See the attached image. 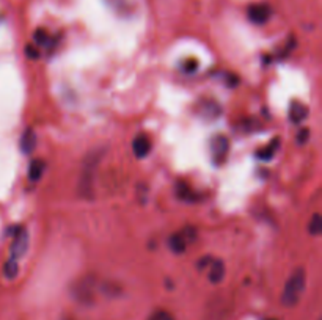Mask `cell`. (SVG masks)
I'll return each instance as SVG.
<instances>
[{
  "label": "cell",
  "mask_w": 322,
  "mask_h": 320,
  "mask_svg": "<svg viewBox=\"0 0 322 320\" xmlns=\"http://www.w3.org/2000/svg\"><path fill=\"white\" fill-rule=\"evenodd\" d=\"M305 282H306V278L302 268L296 270V272L291 275V278L286 282L283 294H282V303L284 306H288V308L296 306L305 290Z\"/></svg>",
  "instance_id": "1"
},
{
  "label": "cell",
  "mask_w": 322,
  "mask_h": 320,
  "mask_svg": "<svg viewBox=\"0 0 322 320\" xmlns=\"http://www.w3.org/2000/svg\"><path fill=\"white\" fill-rule=\"evenodd\" d=\"M71 294L74 297L76 301H79L80 304H93L95 301V295H96V281L93 276H85V278H80L77 282L73 284L71 287Z\"/></svg>",
  "instance_id": "2"
},
{
  "label": "cell",
  "mask_w": 322,
  "mask_h": 320,
  "mask_svg": "<svg viewBox=\"0 0 322 320\" xmlns=\"http://www.w3.org/2000/svg\"><path fill=\"white\" fill-rule=\"evenodd\" d=\"M29 248V232L25 227H18L15 234V240H13L11 248H10V256L11 259H20L27 253Z\"/></svg>",
  "instance_id": "3"
},
{
  "label": "cell",
  "mask_w": 322,
  "mask_h": 320,
  "mask_svg": "<svg viewBox=\"0 0 322 320\" xmlns=\"http://www.w3.org/2000/svg\"><path fill=\"white\" fill-rule=\"evenodd\" d=\"M229 151V140L225 135H215L211 140V155L215 163H223Z\"/></svg>",
  "instance_id": "4"
},
{
  "label": "cell",
  "mask_w": 322,
  "mask_h": 320,
  "mask_svg": "<svg viewBox=\"0 0 322 320\" xmlns=\"http://www.w3.org/2000/svg\"><path fill=\"white\" fill-rule=\"evenodd\" d=\"M247 16L253 24L256 25H263L265 24L272 16V8L267 3H253L248 6L247 10Z\"/></svg>",
  "instance_id": "5"
},
{
  "label": "cell",
  "mask_w": 322,
  "mask_h": 320,
  "mask_svg": "<svg viewBox=\"0 0 322 320\" xmlns=\"http://www.w3.org/2000/svg\"><path fill=\"white\" fill-rule=\"evenodd\" d=\"M197 112H198L205 119H217V118L220 116L222 109H220V105L217 104L215 101L209 99V101H203V102L198 104Z\"/></svg>",
  "instance_id": "6"
},
{
  "label": "cell",
  "mask_w": 322,
  "mask_h": 320,
  "mask_svg": "<svg viewBox=\"0 0 322 320\" xmlns=\"http://www.w3.org/2000/svg\"><path fill=\"white\" fill-rule=\"evenodd\" d=\"M132 151H134L137 159H143L151 151V141L146 135H138L132 141Z\"/></svg>",
  "instance_id": "7"
},
{
  "label": "cell",
  "mask_w": 322,
  "mask_h": 320,
  "mask_svg": "<svg viewBox=\"0 0 322 320\" xmlns=\"http://www.w3.org/2000/svg\"><path fill=\"white\" fill-rule=\"evenodd\" d=\"M308 118V107L302 102H292L289 109V119L294 124H300Z\"/></svg>",
  "instance_id": "8"
},
{
  "label": "cell",
  "mask_w": 322,
  "mask_h": 320,
  "mask_svg": "<svg viewBox=\"0 0 322 320\" xmlns=\"http://www.w3.org/2000/svg\"><path fill=\"white\" fill-rule=\"evenodd\" d=\"M19 146H20V151H22L24 154L33 152L35 146H37V133H35V131L27 129L22 135V138H20Z\"/></svg>",
  "instance_id": "9"
},
{
  "label": "cell",
  "mask_w": 322,
  "mask_h": 320,
  "mask_svg": "<svg viewBox=\"0 0 322 320\" xmlns=\"http://www.w3.org/2000/svg\"><path fill=\"white\" fill-rule=\"evenodd\" d=\"M223 276H225V264H223L222 261L217 259V261H214L212 264H211L208 278H209V281H211L212 284H219V282H222Z\"/></svg>",
  "instance_id": "10"
},
{
  "label": "cell",
  "mask_w": 322,
  "mask_h": 320,
  "mask_svg": "<svg viewBox=\"0 0 322 320\" xmlns=\"http://www.w3.org/2000/svg\"><path fill=\"white\" fill-rule=\"evenodd\" d=\"M278 148H280V138H274L267 146H265L264 149H261V151L256 154L258 159H261L264 162L272 160V159H274V155L278 152Z\"/></svg>",
  "instance_id": "11"
},
{
  "label": "cell",
  "mask_w": 322,
  "mask_h": 320,
  "mask_svg": "<svg viewBox=\"0 0 322 320\" xmlns=\"http://www.w3.org/2000/svg\"><path fill=\"white\" fill-rule=\"evenodd\" d=\"M44 168H46L44 160L35 159V160L30 163V167H29V179H30L32 182L39 181L41 176H43V173H44Z\"/></svg>",
  "instance_id": "12"
},
{
  "label": "cell",
  "mask_w": 322,
  "mask_h": 320,
  "mask_svg": "<svg viewBox=\"0 0 322 320\" xmlns=\"http://www.w3.org/2000/svg\"><path fill=\"white\" fill-rule=\"evenodd\" d=\"M186 245H187V239L184 234H174L169 240V246L170 250L174 253H184L186 251Z\"/></svg>",
  "instance_id": "13"
},
{
  "label": "cell",
  "mask_w": 322,
  "mask_h": 320,
  "mask_svg": "<svg viewBox=\"0 0 322 320\" xmlns=\"http://www.w3.org/2000/svg\"><path fill=\"white\" fill-rule=\"evenodd\" d=\"M19 273V265H18V261L16 259H8L5 262L3 265V275L6 276L8 280H15Z\"/></svg>",
  "instance_id": "14"
},
{
  "label": "cell",
  "mask_w": 322,
  "mask_h": 320,
  "mask_svg": "<svg viewBox=\"0 0 322 320\" xmlns=\"http://www.w3.org/2000/svg\"><path fill=\"white\" fill-rule=\"evenodd\" d=\"M321 227H322L321 215H319V213H314L313 218H311V222H310V226H308V231H310V234H313V236H319Z\"/></svg>",
  "instance_id": "15"
},
{
  "label": "cell",
  "mask_w": 322,
  "mask_h": 320,
  "mask_svg": "<svg viewBox=\"0 0 322 320\" xmlns=\"http://www.w3.org/2000/svg\"><path fill=\"white\" fill-rule=\"evenodd\" d=\"M33 38H35V42L39 46H46L49 42V35L46 30H43V28H38V30L33 33Z\"/></svg>",
  "instance_id": "16"
},
{
  "label": "cell",
  "mask_w": 322,
  "mask_h": 320,
  "mask_svg": "<svg viewBox=\"0 0 322 320\" xmlns=\"http://www.w3.org/2000/svg\"><path fill=\"white\" fill-rule=\"evenodd\" d=\"M308 138H310V131L302 129V131H299L297 137H296V141H297L299 145H305L306 141H308Z\"/></svg>",
  "instance_id": "17"
},
{
  "label": "cell",
  "mask_w": 322,
  "mask_h": 320,
  "mask_svg": "<svg viewBox=\"0 0 322 320\" xmlns=\"http://www.w3.org/2000/svg\"><path fill=\"white\" fill-rule=\"evenodd\" d=\"M183 68H184V71L186 73H193V71H197V68H198V61L197 60H193V58H190V60H187L184 65H183Z\"/></svg>",
  "instance_id": "18"
},
{
  "label": "cell",
  "mask_w": 322,
  "mask_h": 320,
  "mask_svg": "<svg viewBox=\"0 0 322 320\" xmlns=\"http://www.w3.org/2000/svg\"><path fill=\"white\" fill-rule=\"evenodd\" d=\"M150 320H173V317L167 311H157L151 316Z\"/></svg>",
  "instance_id": "19"
},
{
  "label": "cell",
  "mask_w": 322,
  "mask_h": 320,
  "mask_svg": "<svg viewBox=\"0 0 322 320\" xmlns=\"http://www.w3.org/2000/svg\"><path fill=\"white\" fill-rule=\"evenodd\" d=\"M25 52H27V55H29V58H32V60H33V58H38V55H39L38 49L33 47V46H27Z\"/></svg>",
  "instance_id": "20"
}]
</instances>
